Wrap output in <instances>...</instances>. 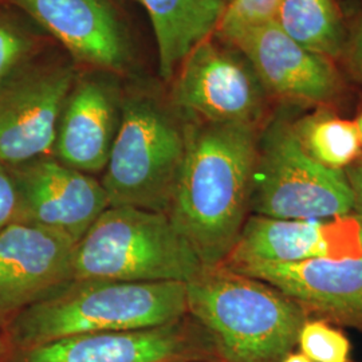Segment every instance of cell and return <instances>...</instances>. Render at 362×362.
<instances>
[{
    "instance_id": "1",
    "label": "cell",
    "mask_w": 362,
    "mask_h": 362,
    "mask_svg": "<svg viewBox=\"0 0 362 362\" xmlns=\"http://www.w3.org/2000/svg\"><path fill=\"white\" fill-rule=\"evenodd\" d=\"M260 129L187 121L185 156L168 215L206 269L230 255L250 216Z\"/></svg>"
},
{
    "instance_id": "2",
    "label": "cell",
    "mask_w": 362,
    "mask_h": 362,
    "mask_svg": "<svg viewBox=\"0 0 362 362\" xmlns=\"http://www.w3.org/2000/svg\"><path fill=\"white\" fill-rule=\"evenodd\" d=\"M187 315V284L73 279L16 314L3 332L8 349H25L66 337L149 329Z\"/></svg>"
},
{
    "instance_id": "3",
    "label": "cell",
    "mask_w": 362,
    "mask_h": 362,
    "mask_svg": "<svg viewBox=\"0 0 362 362\" xmlns=\"http://www.w3.org/2000/svg\"><path fill=\"white\" fill-rule=\"evenodd\" d=\"M187 310L223 362L282 361L297 348L308 318L275 287L221 266L204 269L187 284Z\"/></svg>"
},
{
    "instance_id": "4",
    "label": "cell",
    "mask_w": 362,
    "mask_h": 362,
    "mask_svg": "<svg viewBox=\"0 0 362 362\" xmlns=\"http://www.w3.org/2000/svg\"><path fill=\"white\" fill-rule=\"evenodd\" d=\"M187 146V121L149 93L122 94L121 118L100 180L110 206L169 214Z\"/></svg>"
},
{
    "instance_id": "5",
    "label": "cell",
    "mask_w": 362,
    "mask_h": 362,
    "mask_svg": "<svg viewBox=\"0 0 362 362\" xmlns=\"http://www.w3.org/2000/svg\"><path fill=\"white\" fill-rule=\"evenodd\" d=\"M206 267L167 214L110 206L79 240L74 279L188 284Z\"/></svg>"
},
{
    "instance_id": "6",
    "label": "cell",
    "mask_w": 362,
    "mask_h": 362,
    "mask_svg": "<svg viewBox=\"0 0 362 362\" xmlns=\"http://www.w3.org/2000/svg\"><path fill=\"white\" fill-rule=\"evenodd\" d=\"M290 109L267 117L259 133L250 215L274 219H332L354 214L345 172L325 168L305 153Z\"/></svg>"
},
{
    "instance_id": "7",
    "label": "cell",
    "mask_w": 362,
    "mask_h": 362,
    "mask_svg": "<svg viewBox=\"0 0 362 362\" xmlns=\"http://www.w3.org/2000/svg\"><path fill=\"white\" fill-rule=\"evenodd\" d=\"M169 103L187 121L263 127L269 100L255 70L215 34L196 45L172 79Z\"/></svg>"
},
{
    "instance_id": "8",
    "label": "cell",
    "mask_w": 362,
    "mask_h": 362,
    "mask_svg": "<svg viewBox=\"0 0 362 362\" xmlns=\"http://www.w3.org/2000/svg\"><path fill=\"white\" fill-rule=\"evenodd\" d=\"M76 66L64 58L31 61L0 81V163L13 167L52 155Z\"/></svg>"
},
{
    "instance_id": "9",
    "label": "cell",
    "mask_w": 362,
    "mask_h": 362,
    "mask_svg": "<svg viewBox=\"0 0 362 362\" xmlns=\"http://www.w3.org/2000/svg\"><path fill=\"white\" fill-rule=\"evenodd\" d=\"M219 360L211 338L189 315L170 324L66 337L10 350L6 362H182Z\"/></svg>"
},
{
    "instance_id": "10",
    "label": "cell",
    "mask_w": 362,
    "mask_h": 362,
    "mask_svg": "<svg viewBox=\"0 0 362 362\" xmlns=\"http://www.w3.org/2000/svg\"><path fill=\"white\" fill-rule=\"evenodd\" d=\"M246 57L270 97L286 104L330 106L344 93L333 59L311 52L270 21L226 39Z\"/></svg>"
},
{
    "instance_id": "11",
    "label": "cell",
    "mask_w": 362,
    "mask_h": 362,
    "mask_svg": "<svg viewBox=\"0 0 362 362\" xmlns=\"http://www.w3.org/2000/svg\"><path fill=\"white\" fill-rule=\"evenodd\" d=\"M13 175L19 220L38 224L78 243L110 207L97 176L70 168L52 155L8 167Z\"/></svg>"
},
{
    "instance_id": "12",
    "label": "cell",
    "mask_w": 362,
    "mask_h": 362,
    "mask_svg": "<svg viewBox=\"0 0 362 362\" xmlns=\"http://www.w3.org/2000/svg\"><path fill=\"white\" fill-rule=\"evenodd\" d=\"M71 239L38 224L15 221L0 233V327L74 279Z\"/></svg>"
},
{
    "instance_id": "13",
    "label": "cell",
    "mask_w": 362,
    "mask_h": 362,
    "mask_svg": "<svg viewBox=\"0 0 362 362\" xmlns=\"http://www.w3.org/2000/svg\"><path fill=\"white\" fill-rule=\"evenodd\" d=\"M221 267L275 287L297 302L308 317L362 332V255L298 263L248 262Z\"/></svg>"
},
{
    "instance_id": "14",
    "label": "cell",
    "mask_w": 362,
    "mask_h": 362,
    "mask_svg": "<svg viewBox=\"0 0 362 362\" xmlns=\"http://www.w3.org/2000/svg\"><path fill=\"white\" fill-rule=\"evenodd\" d=\"M362 255V218L274 219L250 215L233 251L220 266L248 262L298 263Z\"/></svg>"
},
{
    "instance_id": "15",
    "label": "cell",
    "mask_w": 362,
    "mask_h": 362,
    "mask_svg": "<svg viewBox=\"0 0 362 362\" xmlns=\"http://www.w3.org/2000/svg\"><path fill=\"white\" fill-rule=\"evenodd\" d=\"M83 65L122 73L130 62L127 31L107 0H7Z\"/></svg>"
},
{
    "instance_id": "16",
    "label": "cell",
    "mask_w": 362,
    "mask_h": 362,
    "mask_svg": "<svg viewBox=\"0 0 362 362\" xmlns=\"http://www.w3.org/2000/svg\"><path fill=\"white\" fill-rule=\"evenodd\" d=\"M121 101L107 78L77 77L59 117L52 155L70 168L103 175L119 125Z\"/></svg>"
},
{
    "instance_id": "17",
    "label": "cell",
    "mask_w": 362,
    "mask_h": 362,
    "mask_svg": "<svg viewBox=\"0 0 362 362\" xmlns=\"http://www.w3.org/2000/svg\"><path fill=\"white\" fill-rule=\"evenodd\" d=\"M155 33L160 77L172 82L196 45L212 35L227 0H137Z\"/></svg>"
},
{
    "instance_id": "18",
    "label": "cell",
    "mask_w": 362,
    "mask_h": 362,
    "mask_svg": "<svg viewBox=\"0 0 362 362\" xmlns=\"http://www.w3.org/2000/svg\"><path fill=\"white\" fill-rule=\"evenodd\" d=\"M293 129L305 153L325 168L345 172L362 158V137L356 119L330 106L293 118Z\"/></svg>"
},
{
    "instance_id": "19",
    "label": "cell",
    "mask_w": 362,
    "mask_h": 362,
    "mask_svg": "<svg viewBox=\"0 0 362 362\" xmlns=\"http://www.w3.org/2000/svg\"><path fill=\"white\" fill-rule=\"evenodd\" d=\"M274 21L300 46L336 61L348 33L337 0H282Z\"/></svg>"
},
{
    "instance_id": "20",
    "label": "cell",
    "mask_w": 362,
    "mask_h": 362,
    "mask_svg": "<svg viewBox=\"0 0 362 362\" xmlns=\"http://www.w3.org/2000/svg\"><path fill=\"white\" fill-rule=\"evenodd\" d=\"M297 348L313 362H353L348 336L322 318H306L298 333Z\"/></svg>"
},
{
    "instance_id": "21",
    "label": "cell",
    "mask_w": 362,
    "mask_h": 362,
    "mask_svg": "<svg viewBox=\"0 0 362 362\" xmlns=\"http://www.w3.org/2000/svg\"><path fill=\"white\" fill-rule=\"evenodd\" d=\"M38 40L8 13L0 11V81L34 58Z\"/></svg>"
},
{
    "instance_id": "22",
    "label": "cell",
    "mask_w": 362,
    "mask_h": 362,
    "mask_svg": "<svg viewBox=\"0 0 362 362\" xmlns=\"http://www.w3.org/2000/svg\"><path fill=\"white\" fill-rule=\"evenodd\" d=\"M281 1L282 0H230L214 34L226 40L245 28L274 21Z\"/></svg>"
},
{
    "instance_id": "23",
    "label": "cell",
    "mask_w": 362,
    "mask_h": 362,
    "mask_svg": "<svg viewBox=\"0 0 362 362\" xmlns=\"http://www.w3.org/2000/svg\"><path fill=\"white\" fill-rule=\"evenodd\" d=\"M19 220V200L13 175L0 163V233Z\"/></svg>"
},
{
    "instance_id": "24",
    "label": "cell",
    "mask_w": 362,
    "mask_h": 362,
    "mask_svg": "<svg viewBox=\"0 0 362 362\" xmlns=\"http://www.w3.org/2000/svg\"><path fill=\"white\" fill-rule=\"evenodd\" d=\"M344 55H346L350 71L362 83V11L357 16L351 33L348 35Z\"/></svg>"
},
{
    "instance_id": "25",
    "label": "cell",
    "mask_w": 362,
    "mask_h": 362,
    "mask_svg": "<svg viewBox=\"0 0 362 362\" xmlns=\"http://www.w3.org/2000/svg\"><path fill=\"white\" fill-rule=\"evenodd\" d=\"M354 196V214L362 218V158L345 170Z\"/></svg>"
},
{
    "instance_id": "26",
    "label": "cell",
    "mask_w": 362,
    "mask_h": 362,
    "mask_svg": "<svg viewBox=\"0 0 362 362\" xmlns=\"http://www.w3.org/2000/svg\"><path fill=\"white\" fill-rule=\"evenodd\" d=\"M281 362H313L310 358H308L305 354H302L299 350L296 351V350H293V351H290L287 356H286L285 358L282 360Z\"/></svg>"
},
{
    "instance_id": "27",
    "label": "cell",
    "mask_w": 362,
    "mask_h": 362,
    "mask_svg": "<svg viewBox=\"0 0 362 362\" xmlns=\"http://www.w3.org/2000/svg\"><path fill=\"white\" fill-rule=\"evenodd\" d=\"M8 353H10L8 344H7V339H6V336H4L3 329L0 327V362H6Z\"/></svg>"
},
{
    "instance_id": "28",
    "label": "cell",
    "mask_w": 362,
    "mask_h": 362,
    "mask_svg": "<svg viewBox=\"0 0 362 362\" xmlns=\"http://www.w3.org/2000/svg\"><path fill=\"white\" fill-rule=\"evenodd\" d=\"M354 119H356V122H357V125H358V128H360V133H361L362 137V107L360 109L358 115H357V117H356Z\"/></svg>"
},
{
    "instance_id": "29",
    "label": "cell",
    "mask_w": 362,
    "mask_h": 362,
    "mask_svg": "<svg viewBox=\"0 0 362 362\" xmlns=\"http://www.w3.org/2000/svg\"><path fill=\"white\" fill-rule=\"evenodd\" d=\"M182 362H223L220 360H197V361H182Z\"/></svg>"
},
{
    "instance_id": "30",
    "label": "cell",
    "mask_w": 362,
    "mask_h": 362,
    "mask_svg": "<svg viewBox=\"0 0 362 362\" xmlns=\"http://www.w3.org/2000/svg\"><path fill=\"white\" fill-rule=\"evenodd\" d=\"M227 1H230V0H227Z\"/></svg>"
}]
</instances>
